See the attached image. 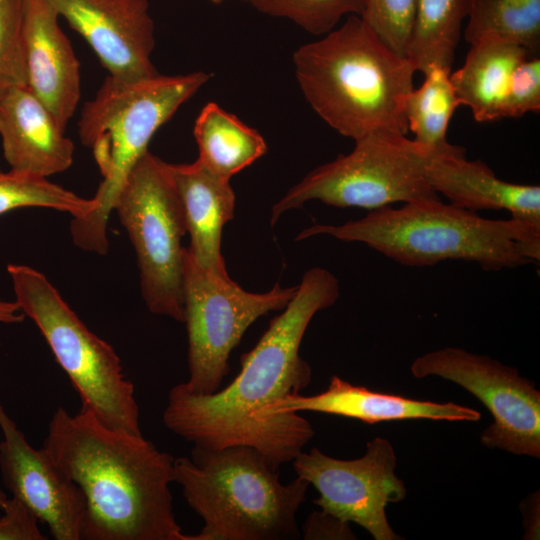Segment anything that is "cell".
<instances>
[{"label": "cell", "mask_w": 540, "mask_h": 540, "mask_svg": "<svg viewBox=\"0 0 540 540\" xmlns=\"http://www.w3.org/2000/svg\"><path fill=\"white\" fill-rule=\"evenodd\" d=\"M0 516V540H46L38 527L39 520L19 500L8 498Z\"/></svg>", "instance_id": "30"}, {"label": "cell", "mask_w": 540, "mask_h": 540, "mask_svg": "<svg viewBox=\"0 0 540 540\" xmlns=\"http://www.w3.org/2000/svg\"><path fill=\"white\" fill-rule=\"evenodd\" d=\"M59 18L50 0H23L27 85L66 130L80 101V63Z\"/></svg>", "instance_id": "16"}, {"label": "cell", "mask_w": 540, "mask_h": 540, "mask_svg": "<svg viewBox=\"0 0 540 540\" xmlns=\"http://www.w3.org/2000/svg\"><path fill=\"white\" fill-rule=\"evenodd\" d=\"M338 297L339 283L329 270H307L283 312L241 357V370L232 382L208 395L193 393L184 383L173 386L162 415L164 425L195 447L250 446L278 470L292 461L314 430L281 426L266 412L309 385L312 371L299 354L300 345L313 316Z\"/></svg>", "instance_id": "1"}, {"label": "cell", "mask_w": 540, "mask_h": 540, "mask_svg": "<svg viewBox=\"0 0 540 540\" xmlns=\"http://www.w3.org/2000/svg\"><path fill=\"white\" fill-rule=\"evenodd\" d=\"M50 1L109 76L132 82L159 74L151 60L155 37L148 0Z\"/></svg>", "instance_id": "14"}, {"label": "cell", "mask_w": 540, "mask_h": 540, "mask_svg": "<svg viewBox=\"0 0 540 540\" xmlns=\"http://www.w3.org/2000/svg\"><path fill=\"white\" fill-rule=\"evenodd\" d=\"M42 448L83 493L81 539L191 540L173 510L175 457L142 434L58 407Z\"/></svg>", "instance_id": "2"}, {"label": "cell", "mask_w": 540, "mask_h": 540, "mask_svg": "<svg viewBox=\"0 0 540 540\" xmlns=\"http://www.w3.org/2000/svg\"><path fill=\"white\" fill-rule=\"evenodd\" d=\"M259 12L286 18L314 35H325L344 15L361 16L366 0H248Z\"/></svg>", "instance_id": "26"}, {"label": "cell", "mask_w": 540, "mask_h": 540, "mask_svg": "<svg viewBox=\"0 0 540 540\" xmlns=\"http://www.w3.org/2000/svg\"><path fill=\"white\" fill-rule=\"evenodd\" d=\"M464 38L472 44L494 37L524 47L531 57L540 51V0H470Z\"/></svg>", "instance_id": "23"}, {"label": "cell", "mask_w": 540, "mask_h": 540, "mask_svg": "<svg viewBox=\"0 0 540 540\" xmlns=\"http://www.w3.org/2000/svg\"><path fill=\"white\" fill-rule=\"evenodd\" d=\"M426 176L433 190L462 209L506 210L512 218L540 227V187L504 181L481 160L470 161L452 145L431 152Z\"/></svg>", "instance_id": "18"}, {"label": "cell", "mask_w": 540, "mask_h": 540, "mask_svg": "<svg viewBox=\"0 0 540 540\" xmlns=\"http://www.w3.org/2000/svg\"><path fill=\"white\" fill-rule=\"evenodd\" d=\"M208 1H210V2L213 3V4H217V5H218V4H221V3H223L224 1H227V0H208ZM241 1H246V2H248V0H241Z\"/></svg>", "instance_id": "35"}, {"label": "cell", "mask_w": 540, "mask_h": 540, "mask_svg": "<svg viewBox=\"0 0 540 540\" xmlns=\"http://www.w3.org/2000/svg\"><path fill=\"white\" fill-rule=\"evenodd\" d=\"M24 319L25 315L23 314L15 300H0V323L15 324L23 322Z\"/></svg>", "instance_id": "33"}, {"label": "cell", "mask_w": 540, "mask_h": 540, "mask_svg": "<svg viewBox=\"0 0 540 540\" xmlns=\"http://www.w3.org/2000/svg\"><path fill=\"white\" fill-rule=\"evenodd\" d=\"M300 533L305 540L355 539L348 522L321 509L308 515Z\"/></svg>", "instance_id": "31"}, {"label": "cell", "mask_w": 540, "mask_h": 540, "mask_svg": "<svg viewBox=\"0 0 540 540\" xmlns=\"http://www.w3.org/2000/svg\"><path fill=\"white\" fill-rule=\"evenodd\" d=\"M7 499L8 497L6 496V494L0 489V509L3 508Z\"/></svg>", "instance_id": "34"}, {"label": "cell", "mask_w": 540, "mask_h": 540, "mask_svg": "<svg viewBox=\"0 0 540 540\" xmlns=\"http://www.w3.org/2000/svg\"><path fill=\"white\" fill-rule=\"evenodd\" d=\"M0 138L12 170L48 178L73 163L72 140L28 85L0 93Z\"/></svg>", "instance_id": "17"}, {"label": "cell", "mask_w": 540, "mask_h": 540, "mask_svg": "<svg viewBox=\"0 0 540 540\" xmlns=\"http://www.w3.org/2000/svg\"><path fill=\"white\" fill-rule=\"evenodd\" d=\"M540 111V59L529 57L513 72L506 94L503 118H519Z\"/></svg>", "instance_id": "29"}, {"label": "cell", "mask_w": 540, "mask_h": 540, "mask_svg": "<svg viewBox=\"0 0 540 540\" xmlns=\"http://www.w3.org/2000/svg\"><path fill=\"white\" fill-rule=\"evenodd\" d=\"M15 301L38 327L81 400V410L116 430L142 434L133 383L114 348L93 333L40 271L9 264Z\"/></svg>", "instance_id": "7"}, {"label": "cell", "mask_w": 540, "mask_h": 540, "mask_svg": "<svg viewBox=\"0 0 540 540\" xmlns=\"http://www.w3.org/2000/svg\"><path fill=\"white\" fill-rule=\"evenodd\" d=\"M430 151L406 135L374 132L355 140L347 155L321 165L274 204L271 225L310 200L369 211L428 199H441L426 176Z\"/></svg>", "instance_id": "8"}, {"label": "cell", "mask_w": 540, "mask_h": 540, "mask_svg": "<svg viewBox=\"0 0 540 540\" xmlns=\"http://www.w3.org/2000/svg\"><path fill=\"white\" fill-rule=\"evenodd\" d=\"M414 0H366L360 16L395 53L406 57Z\"/></svg>", "instance_id": "28"}, {"label": "cell", "mask_w": 540, "mask_h": 540, "mask_svg": "<svg viewBox=\"0 0 540 540\" xmlns=\"http://www.w3.org/2000/svg\"><path fill=\"white\" fill-rule=\"evenodd\" d=\"M539 497L529 496L521 503L525 520V538L538 539L539 535Z\"/></svg>", "instance_id": "32"}, {"label": "cell", "mask_w": 540, "mask_h": 540, "mask_svg": "<svg viewBox=\"0 0 540 540\" xmlns=\"http://www.w3.org/2000/svg\"><path fill=\"white\" fill-rule=\"evenodd\" d=\"M44 207L83 218L96 207L92 198H83L47 177L0 169V215L18 208Z\"/></svg>", "instance_id": "25"}, {"label": "cell", "mask_w": 540, "mask_h": 540, "mask_svg": "<svg viewBox=\"0 0 540 540\" xmlns=\"http://www.w3.org/2000/svg\"><path fill=\"white\" fill-rule=\"evenodd\" d=\"M297 288H283L277 283L265 293L248 292L227 271L199 266L186 248L184 323L189 378L185 387L196 394L217 392L229 372L230 354L245 331L259 317L284 309Z\"/></svg>", "instance_id": "10"}, {"label": "cell", "mask_w": 540, "mask_h": 540, "mask_svg": "<svg viewBox=\"0 0 540 540\" xmlns=\"http://www.w3.org/2000/svg\"><path fill=\"white\" fill-rule=\"evenodd\" d=\"M450 69L431 66L424 72L420 87L414 88L405 101V118L414 141L430 152L452 146L447 129L454 111L460 105L450 79Z\"/></svg>", "instance_id": "24"}, {"label": "cell", "mask_w": 540, "mask_h": 540, "mask_svg": "<svg viewBox=\"0 0 540 540\" xmlns=\"http://www.w3.org/2000/svg\"><path fill=\"white\" fill-rule=\"evenodd\" d=\"M197 161L215 175L230 180L267 151L262 135L234 114L209 102L194 125Z\"/></svg>", "instance_id": "21"}, {"label": "cell", "mask_w": 540, "mask_h": 540, "mask_svg": "<svg viewBox=\"0 0 540 540\" xmlns=\"http://www.w3.org/2000/svg\"><path fill=\"white\" fill-rule=\"evenodd\" d=\"M0 472L5 488L55 540H80L85 499L43 449H35L0 403Z\"/></svg>", "instance_id": "13"}, {"label": "cell", "mask_w": 540, "mask_h": 540, "mask_svg": "<svg viewBox=\"0 0 540 540\" xmlns=\"http://www.w3.org/2000/svg\"><path fill=\"white\" fill-rule=\"evenodd\" d=\"M470 0H414L406 58L416 71L452 68Z\"/></svg>", "instance_id": "22"}, {"label": "cell", "mask_w": 540, "mask_h": 540, "mask_svg": "<svg viewBox=\"0 0 540 540\" xmlns=\"http://www.w3.org/2000/svg\"><path fill=\"white\" fill-rule=\"evenodd\" d=\"M314 411L360 420L367 424L385 421L430 419L478 421L479 411L453 402L438 403L372 391L353 385L334 375L328 388L316 395L292 393L273 404L266 412L272 422L293 429L306 425L298 413Z\"/></svg>", "instance_id": "15"}, {"label": "cell", "mask_w": 540, "mask_h": 540, "mask_svg": "<svg viewBox=\"0 0 540 540\" xmlns=\"http://www.w3.org/2000/svg\"><path fill=\"white\" fill-rule=\"evenodd\" d=\"M296 476L312 485L319 497L314 503L344 522H354L375 540L401 539L390 526L386 507L406 496L404 482L395 474L396 454L385 438L366 444L365 454L341 460L318 448L301 451L293 460Z\"/></svg>", "instance_id": "12"}, {"label": "cell", "mask_w": 540, "mask_h": 540, "mask_svg": "<svg viewBox=\"0 0 540 540\" xmlns=\"http://www.w3.org/2000/svg\"><path fill=\"white\" fill-rule=\"evenodd\" d=\"M410 371L418 379L438 376L452 381L478 398L494 419L480 436L487 448L540 457V392L516 368L446 347L417 357Z\"/></svg>", "instance_id": "11"}, {"label": "cell", "mask_w": 540, "mask_h": 540, "mask_svg": "<svg viewBox=\"0 0 540 540\" xmlns=\"http://www.w3.org/2000/svg\"><path fill=\"white\" fill-rule=\"evenodd\" d=\"M316 235L363 243L409 267L459 260L500 271L540 260L539 226L512 217L484 218L441 199L386 206L341 225L316 224L297 240Z\"/></svg>", "instance_id": "4"}, {"label": "cell", "mask_w": 540, "mask_h": 540, "mask_svg": "<svg viewBox=\"0 0 540 540\" xmlns=\"http://www.w3.org/2000/svg\"><path fill=\"white\" fill-rule=\"evenodd\" d=\"M173 481L204 525L191 540H289L301 536L297 512L309 482L284 484L255 448L193 446L174 460Z\"/></svg>", "instance_id": "6"}, {"label": "cell", "mask_w": 540, "mask_h": 540, "mask_svg": "<svg viewBox=\"0 0 540 540\" xmlns=\"http://www.w3.org/2000/svg\"><path fill=\"white\" fill-rule=\"evenodd\" d=\"M167 168L180 198L192 259L202 268L226 271L221 253L224 225L233 219L235 194L230 180L221 178L197 160L190 164H170Z\"/></svg>", "instance_id": "19"}, {"label": "cell", "mask_w": 540, "mask_h": 540, "mask_svg": "<svg viewBox=\"0 0 540 540\" xmlns=\"http://www.w3.org/2000/svg\"><path fill=\"white\" fill-rule=\"evenodd\" d=\"M461 68L450 74L459 104L471 110L478 122L503 119V107L513 72L531 57L513 42L484 37L470 44Z\"/></svg>", "instance_id": "20"}, {"label": "cell", "mask_w": 540, "mask_h": 540, "mask_svg": "<svg viewBox=\"0 0 540 540\" xmlns=\"http://www.w3.org/2000/svg\"><path fill=\"white\" fill-rule=\"evenodd\" d=\"M114 211L136 252L148 310L184 322L187 228L167 162L146 151L128 174Z\"/></svg>", "instance_id": "9"}, {"label": "cell", "mask_w": 540, "mask_h": 540, "mask_svg": "<svg viewBox=\"0 0 540 540\" xmlns=\"http://www.w3.org/2000/svg\"><path fill=\"white\" fill-rule=\"evenodd\" d=\"M22 12L23 0H0V93L27 85Z\"/></svg>", "instance_id": "27"}, {"label": "cell", "mask_w": 540, "mask_h": 540, "mask_svg": "<svg viewBox=\"0 0 540 540\" xmlns=\"http://www.w3.org/2000/svg\"><path fill=\"white\" fill-rule=\"evenodd\" d=\"M299 86L313 110L354 141L386 131L407 135L405 101L416 70L357 15L293 54Z\"/></svg>", "instance_id": "3"}, {"label": "cell", "mask_w": 540, "mask_h": 540, "mask_svg": "<svg viewBox=\"0 0 540 540\" xmlns=\"http://www.w3.org/2000/svg\"><path fill=\"white\" fill-rule=\"evenodd\" d=\"M209 78L201 71L158 74L132 82L108 75L94 98L85 102L78 134L81 143L92 150L103 180L93 196L94 210L71 220L70 233L77 247L99 255L107 253L108 221L128 174L148 151L157 130Z\"/></svg>", "instance_id": "5"}]
</instances>
